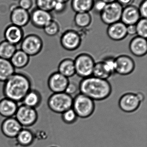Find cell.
Wrapping results in <instances>:
<instances>
[{"label":"cell","mask_w":147,"mask_h":147,"mask_svg":"<svg viewBox=\"0 0 147 147\" xmlns=\"http://www.w3.org/2000/svg\"><path fill=\"white\" fill-rule=\"evenodd\" d=\"M129 49L130 52L135 57L145 56L147 53L146 39L138 36L134 37L129 43Z\"/></svg>","instance_id":"obj_19"},{"label":"cell","mask_w":147,"mask_h":147,"mask_svg":"<svg viewBox=\"0 0 147 147\" xmlns=\"http://www.w3.org/2000/svg\"><path fill=\"white\" fill-rule=\"evenodd\" d=\"M136 34L139 37L146 39L147 37V19L141 18L135 24Z\"/></svg>","instance_id":"obj_32"},{"label":"cell","mask_w":147,"mask_h":147,"mask_svg":"<svg viewBox=\"0 0 147 147\" xmlns=\"http://www.w3.org/2000/svg\"><path fill=\"white\" fill-rule=\"evenodd\" d=\"M117 1L123 7L132 5L134 0H117Z\"/></svg>","instance_id":"obj_41"},{"label":"cell","mask_w":147,"mask_h":147,"mask_svg":"<svg viewBox=\"0 0 147 147\" xmlns=\"http://www.w3.org/2000/svg\"><path fill=\"white\" fill-rule=\"evenodd\" d=\"M136 94L138 99H139L141 102L144 101V99H145V96H144V94L143 93L141 92H139L136 93Z\"/></svg>","instance_id":"obj_42"},{"label":"cell","mask_w":147,"mask_h":147,"mask_svg":"<svg viewBox=\"0 0 147 147\" xmlns=\"http://www.w3.org/2000/svg\"><path fill=\"white\" fill-rule=\"evenodd\" d=\"M17 46L13 45L5 40L0 42V58L10 60L17 50Z\"/></svg>","instance_id":"obj_27"},{"label":"cell","mask_w":147,"mask_h":147,"mask_svg":"<svg viewBox=\"0 0 147 147\" xmlns=\"http://www.w3.org/2000/svg\"><path fill=\"white\" fill-rule=\"evenodd\" d=\"M74 20L75 25L78 27L85 28L91 24L92 17L89 13H76Z\"/></svg>","instance_id":"obj_28"},{"label":"cell","mask_w":147,"mask_h":147,"mask_svg":"<svg viewBox=\"0 0 147 147\" xmlns=\"http://www.w3.org/2000/svg\"><path fill=\"white\" fill-rule=\"evenodd\" d=\"M18 107V103L4 97L0 100V115L5 118L14 117Z\"/></svg>","instance_id":"obj_20"},{"label":"cell","mask_w":147,"mask_h":147,"mask_svg":"<svg viewBox=\"0 0 147 147\" xmlns=\"http://www.w3.org/2000/svg\"><path fill=\"white\" fill-rule=\"evenodd\" d=\"M22 128V126L14 117L5 118L1 124L2 134L9 139H15Z\"/></svg>","instance_id":"obj_14"},{"label":"cell","mask_w":147,"mask_h":147,"mask_svg":"<svg viewBox=\"0 0 147 147\" xmlns=\"http://www.w3.org/2000/svg\"><path fill=\"white\" fill-rule=\"evenodd\" d=\"M79 86L80 93L94 101L106 99L112 92V87L108 80L93 76L83 78Z\"/></svg>","instance_id":"obj_2"},{"label":"cell","mask_w":147,"mask_h":147,"mask_svg":"<svg viewBox=\"0 0 147 147\" xmlns=\"http://www.w3.org/2000/svg\"><path fill=\"white\" fill-rule=\"evenodd\" d=\"M53 19L51 12L36 7L30 13V22L32 25L40 29H43Z\"/></svg>","instance_id":"obj_13"},{"label":"cell","mask_w":147,"mask_h":147,"mask_svg":"<svg viewBox=\"0 0 147 147\" xmlns=\"http://www.w3.org/2000/svg\"><path fill=\"white\" fill-rule=\"evenodd\" d=\"M15 70L9 60L0 58V82L4 83L16 72Z\"/></svg>","instance_id":"obj_26"},{"label":"cell","mask_w":147,"mask_h":147,"mask_svg":"<svg viewBox=\"0 0 147 147\" xmlns=\"http://www.w3.org/2000/svg\"><path fill=\"white\" fill-rule=\"evenodd\" d=\"M95 0H72L71 6L76 13H89L93 9Z\"/></svg>","instance_id":"obj_25"},{"label":"cell","mask_w":147,"mask_h":147,"mask_svg":"<svg viewBox=\"0 0 147 147\" xmlns=\"http://www.w3.org/2000/svg\"><path fill=\"white\" fill-rule=\"evenodd\" d=\"M33 3V0H19L18 6L28 11L32 8Z\"/></svg>","instance_id":"obj_36"},{"label":"cell","mask_w":147,"mask_h":147,"mask_svg":"<svg viewBox=\"0 0 147 147\" xmlns=\"http://www.w3.org/2000/svg\"><path fill=\"white\" fill-rule=\"evenodd\" d=\"M34 133L28 128H23L15 138L16 143L22 147H28L34 142Z\"/></svg>","instance_id":"obj_21"},{"label":"cell","mask_w":147,"mask_h":147,"mask_svg":"<svg viewBox=\"0 0 147 147\" xmlns=\"http://www.w3.org/2000/svg\"><path fill=\"white\" fill-rule=\"evenodd\" d=\"M127 35L134 36L136 34L135 25H129V26H127Z\"/></svg>","instance_id":"obj_40"},{"label":"cell","mask_w":147,"mask_h":147,"mask_svg":"<svg viewBox=\"0 0 147 147\" xmlns=\"http://www.w3.org/2000/svg\"><path fill=\"white\" fill-rule=\"evenodd\" d=\"M14 117L22 127L28 128L36 123L39 115L36 109L21 104L19 105Z\"/></svg>","instance_id":"obj_6"},{"label":"cell","mask_w":147,"mask_h":147,"mask_svg":"<svg viewBox=\"0 0 147 147\" xmlns=\"http://www.w3.org/2000/svg\"><path fill=\"white\" fill-rule=\"evenodd\" d=\"M72 109L79 118H88L94 113L95 103L94 100L80 93L73 98Z\"/></svg>","instance_id":"obj_4"},{"label":"cell","mask_w":147,"mask_h":147,"mask_svg":"<svg viewBox=\"0 0 147 147\" xmlns=\"http://www.w3.org/2000/svg\"><path fill=\"white\" fill-rule=\"evenodd\" d=\"M127 26L119 21L109 25L107 29V34L110 39L114 41H120L125 39L127 36Z\"/></svg>","instance_id":"obj_18"},{"label":"cell","mask_w":147,"mask_h":147,"mask_svg":"<svg viewBox=\"0 0 147 147\" xmlns=\"http://www.w3.org/2000/svg\"><path fill=\"white\" fill-rule=\"evenodd\" d=\"M11 24L22 28L30 22V13L19 6L12 7L10 14Z\"/></svg>","instance_id":"obj_15"},{"label":"cell","mask_w":147,"mask_h":147,"mask_svg":"<svg viewBox=\"0 0 147 147\" xmlns=\"http://www.w3.org/2000/svg\"><path fill=\"white\" fill-rule=\"evenodd\" d=\"M56 1L58 2L62 3H66L68 2L70 0H55Z\"/></svg>","instance_id":"obj_44"},{"label":"cell","mask_w":147,"mask_h":147,"mask_svg":"<svg viewBox=\"0 0 147 147\" xmlns=\"http://www.w3.org/2000/svg\"><path fill=\"white\" fill-rule=\"evenodd\" d=\"M115 73L119 75H129L134 70L135 63L133 59L127 55H122L115 58Z\"/></svg>","instance_id":"obj_10"},{"label":"cell","mask_w":147,"mask_h":147,"mask_svg":"<svg viewBox=\"0 0 147 147\" xmlns=\"http://www.w3.org/2000/svg\"><path fill=\"white\" fill-rule=\"evenodd\" d=\"M141 18L138 8L130 5L123 8L121 21L127 26L135 25Z\"/></svg>","instance_id":"obj_17"},{"label":"cell","mask_w":147,"mask_h":147,"mask_svg":"<svg viewBox=\"0 0 147 147\" xmlns=\"http://www.w3.org/2000/svg\"><path fill=\"white\" fill-rule=\"evenodd\" d=\"M20 49L29 57H34L40 53L43 48V42L40 36L31 34L24 37L21 42Z\"/></svg>","instance_id":"obj_7"},{"label":"cell","mask_w":147,"mask_h":147,"mask_svg":"<svg viewBox=\"0 0 147 147\" xmlns=\"http://www.w3.org/2000/svg\"><path fill=\"white\" fill-rule=\"evenodd\" d=\"M30 60V57L21 49H17L9 61L16 69H23L26 67Z\"/></svg>","instance_id":"obj_23"},{"label":"cell","mask_w":147,"mask_h":147,"mask_svg":"<svg viewBox=\"0 0 147 147\" xmlns=\"http://www.w3.org/2000/svg\"><path fill=\"white\" fill-rule=\"evenodd\" d=\"M73 100L72 96L66 92L53 93L48 98L47 104L52 111L62 114L72 108Z\"/></svg>","instance_id":"obj_3"},{"label":"cell","mask_w":147,"mask_h":147,"mask_svg":"<svg viewBox=\"0 0 147 147\" xmlns=\"http://www.w3.org/2000/svg\"><path fill=\"white\" fill-rule=\"evenodd\" d=\"M141 18L147 19V0H143L138 8Z\"/></svg>","instance_id":"obj_37"},{"label":"cell","mask_w":147,"mask_h":147,"mask_svg":"<svg viewBox=\"0 0 147 147\" xmlns=\"http://www.w3.org/2000/svg\"><path fill=\"white\" fill-rule=\"evenodd\" d=\"M102 1L106 4H108V3H112L116 2L117 0H102Z\"/></svg>","instance_id":"obj_43"},{"label":"cell","mask_w":147,"mask_h":147,"mask_svg":"<svg viewBox=\"0 0 147 147\" xmlns=\"http://www.w3.org/2000/svg\"><path fill=\"white\" fill-rule=\"evenodd\" d=\"M42 97L40 92L35 89H31L25 96L22 101V104L36 109L42 102Z\"/></svg>","instance_id":"obj_22"},{"label":"cell","mask_w":147,"mask_h":147,"mask_svg":"<svg viewBox=\"0 0 147 147\" xmlns=\"http://www.w3.org/2000/svg\"><path fill=\"white\" fill-rule=\"evenodd\" d=\"M141 103L136 94L128 92L123 94L120 98L119 106L123 112L130 113L136 111Z\"/></svg>","instance_id":"obj_12"},{"label":"cell","mask_w":147,"mask_h":147,"mask_svg":"<svg viewBox=\"0 0 147 147\" xmlns=\"http://www.w3.org/2000/svg\"><path fill=\"white\" fill-rule=\"evenodd\" d=\"M56 2L55 0H36L35 3L38 8L51 12L53 11Z\"/></svg>","instance_id":"obj_31"},{"label":"cell","mask_w":147,"mask_h":147,"mask_svg":"<svg viewBox=\"0 0 147 147\" xmlns=\"http://www.w3.org/2000/svg\"><path fill=\"white\" fill-rule=\"evenodd\" d=\"M111 75L106 70L102 61L96 63L92 76L102 79L108 80Z\"/></svg>","instance_id":"obj_29"},{"label":"cell","mask_w":147,"mask_h":147,"mask_svg":"<svg viewBox=\"0 0 147 147\" xmlns=\"http://www.w3.org/2000/svg\"><path fill=\"white\" fill-rule=\"evenodd\" d=\"M44 32L47 36L54 37L58 34L60 30L58 23L52 20L43 28Z\"/></svg>","instance_id":"obj_30"},{"label":"cell","mask_w":147,"mask_h":147,"mask_svg":"<svg viewBox=\"0 0 147 147\" xmlns=\"http://www.w3.org/2000/svg\"><path fill=\"white\" fill-rule=\"evenodd\" d=\"M50 147H56V146H51Z\"/></svg>","instance_id":"obj_45"},{"label":"cell","mask_w":147,"mask_h":147,"mask_svg":"<svg viewBox=\"0 0 147 147\" xmlns=\"http://www.w3.org/2000/svg\"><path fill=\"white\" fill-rule=\"evenodd\" d=\"M58 72L66 78H71L76 74L74 60L67 58L63 59L58 66Z\"/></svg>","instance_id":"obj_24"},{"label":"cell","mask_w":147,"mask_h":147,"mask_svg":"<svg viewBox=\"0 0 147 147\" xmlns=\"http://www.w3.org/2000/svg\"><path fill=\"white\" fill-rule=\"evenodd\" d=\"M32 87V81L28 76L15 72L3 83V94L4 97L19 103L21 102Z\"/></svg>","instance_id":"obj_1"},{"label":"cell","mask_w":147,"mask_h":147,"mask_svg":"<svg viewBox=\"0 0 147 147\" xmlns=\"http://www.w3.org/2000/svg\"><path fill=\"white\" fill-rule=\"evenodd\" d=\"M3 36L4 40L17 46L20 44L24 38V32L22 28L11 24L5 28Z\"/></svg>","instance_id":"obj_16"},{"label":"cell","mask_w":147,"mask_h":147,"mask_svg":"<svg viewBox=\"0 0 147 147\" xmlns=\"http://www.w3.org/2000/svg\"><path fill=\"white\" fill-rule=\"evenodd\" d=\"M76 74L85 78L92 75L95 66V60L92 57L87 53L79 55L74 60Z\"/></svg>","instance_id":"obj_5"},{"label":"cell","mask_w":147,"mask_h":147,"mask_svg":"<svg viewBox=\"0 0 147 147\" xmlns=\"http://www.w3.org/2000/svg\"><path fill=\"white\" fill-rule=\"evenodd\" d=\"M14 1H16V0H14Z\"/></svg>","instance_id":"obj_46"},{"label":"cell","mask_w":147,"mask_h":147,"mask_svg":"<svg viewBox=\"0 0 147 147\" xmlns=\"http://www.w3.org/2000/svg\"><path fill=\"white\" fill-rule=\"evenodd\" d=\"M79 90V86L73 82H69L64 92L72 96L76 94Z\"/></svg>","instance_id":"obj_35"},{"label":"cell","mask_w":147,"mask_h":147,"mask_svg":"<svg viewBox=\"0 0 147 147\" xmlns=\"http://www.w3.org/2000/svg\"><path fill=\"white\" fill-rule=\"evenodd\" d=\"M106 4L102 0H96L94 1L92 9H94L96 12L100 14L104 9Z\"/></svg>","instance_id":"obj_38"},{"label":"cell","mask_w":147,"mask_h":147,"mask_svg":"<svg viewBox=\"0 0 147 147\" xmlns=\"http://www.w3.org/2000/svg\"><path fill=\"white\" fill-rule=\"evenodd\" d=\"M69 82V78L57 71L49 76L47 86L53 93L64 92Z\"/></svg>","instance_id":"obj_11"},{"label":"cell","mask_w":147,"mask_h":147,"mask_svg":"<svg viewBox=\"0 0 147 147\" xmlns=\"http://www.w3.org/2000/svg\"><path fill=\"white\" fill-rule=\"evenodd\" d=\"M66 3L56 1L54 5L53 11L57 13H60L63 12L66 8Z\"/></svg>","instance_id":"obj_39"},{"label":"cell","mask_w":147,"mask_h":147,"mask_svg":"<svg viewBox=\"0 0 147 147\" xmlns=\"http://www.w3.org/2000/svg\"><path fill=\"white\" fill-rule=\"evenodd\" d=\"M82 38L80 34L73 30L66 31L61 35L60 42L62 47L68 51H74L80 47Z\"/></svg>","instance_id":"obj_9"},{"label":"cell","mask_w":147,"mask_h":147,"mask_svg":"<svg viewBox=\"0 0 147 147\" xmlns=\"http://www.w3.org/2000/svg\"><path fill=\"white\" fill-rule=\"evenodd\" d=\"M103 63L106 70L111 75L115 73V58L108 57L103 60Z\"/></svg>","instance_id":"obj_34"},{"label":"cell","mask_w":147,"mask_h":147,"mask_svg":"<svg viewBox=\"0 0 147 147\" xmlns=\"http://www.w3.org/2000/svg\"><path fill=\"white\" fill-rule=\"evenodd\" d=\"M78 117L73 109H70L62 114V118L65 123L71 124L75 123Z\"/></svg>","instance_id":"obj_33"},{"label":"cell","mask_w":147,"mask_h":147,"mask_svg":"<svg viewBox=\"0 0 147 147\" xmlns=\"http://www.w3.org/2000/svg\"><path fill=\"white\" fill-rule=\"evenodd\" d=\"M123 8L117 1L106 4L100 13L101 20L108 26L121 21Z\"/></svg>","instance_id":"obj_8"}]
</instances>
